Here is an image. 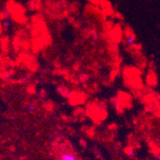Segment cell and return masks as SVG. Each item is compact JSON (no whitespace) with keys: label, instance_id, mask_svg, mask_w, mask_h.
I'll return each instance as SVG.
<instances>
[{"label":"cell","instance_id":"5","mask_svg":"<svg viewBox=\"0 0 160 160\" xmlns=\"http://www.w3.org/2000/svg\"><path fill=\"white\" fill-rule=\"evenodd\" d=\"M28 109H29V111H30V112H34L35 107H34V105L31 104V105H29V106H28Z\"/></svg>","mask_w":160,"mask_h":160},{"label":"cell","instance_id":"3","mask_svg":"<svg viewBox=\"0 0 160 160\" xmlns=\"http://www.w3.org/2000/svg\"><path fill=\"white\" fill-rule=\"evenodd\" d=\"M134 43H135V40H134L133 38H132V37H128V38H127V44H128V45L132 46V45H133Z\"/></svg>","mask_w":160,"mask_h":160},{"label":"cell","instance_id":"1","mask_svg":"<svg viewBox=\"0 0 160 160\" xmlns=\"http://www.w3.org/2000/svg\"><path fill=\"white\" fill-rule=\"evenodd\" d=\"M58 160H77V156L72 152H66L58 156Z\"/></svg>","mask_w":160,"mask_h":160},{"label":"cell","instance_id":"4","mask_svg":"<svg viewBox=\"0 0 160 160\" xmlns=\"http://www.w3.org/2000/svg\"><path fill=\"white\" fill-rule=\"evenodd\" d=\"M126 153H127V155H129V156H133V155H134V151L132 150V149H130V150H127V151H126Z\"/></svg>","mask_w":160,"mask_h":160},{"label":"cell","instance_id":"6","mask_svg":"<svg viewBox=\"0 0 160 160\" xmlns=\"http://www.w3.org/2000/svg\"><path fill=\"white\" fill-rule=\"evenodd\" d=\"M157 158H158V160H160V152L157 153Z\"/></svg>","mask_w":160,"mask_h":160},{"label":"cell","instance_id":"2","mask_svg":"<svg viewBox=\"0 0 160 160\" xmlns=\"http://www.w3.org/2000/svg\"><path fill=\"white\" fill-rule=\"evenodd\" d=\"M2 25H3V27L5 29H10L12 27V21H11V20H9V19H6L5 21L2 23Z\"/></svg>","mask_w":160,"mask_h":160}]
</instances>
